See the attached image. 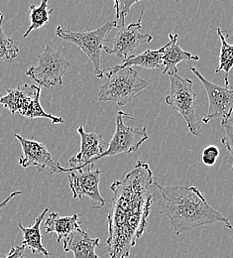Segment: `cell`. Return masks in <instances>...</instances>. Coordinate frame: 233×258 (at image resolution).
Masks as SVG:
<instances>
[{"instance_id":"obj_22","label":"cell","mask_w":233,"mask_h":258,"mask_svg":"<svg viewBox=\"0 0 233 258\" xmlns=\"http://www.w3.org/2000/svg\"><path fill=\"white\" fill-rule=\"evenodd\" d=\"M137 1H118L115 0L114 1V8L116 11V21L120 20L119 23V28H122L125 26V18L127 16V14L130 12V9L132 7V5L136 4Z\"/></svg>"},{"instance_id":"obj_16","label":"cell","mask_w":233,"mask_h":258,"mask_svg":"<svg viewBox=\"0 0 233 258\" xmlns=\"http://www.w3.org/2000/svg\"><path fill=\"white\" fill-rule=\"evenodd\" d=\"M80 215L74 214L68 217H61L58 213H51L45 223V233H56L57 241H67L68 237L81 229L79 224Z\"/></svg>"},{"instance_id":"obj_15","label":"cell","mask_w":233,"mask_h":258,"mask_svg":"<svg viewBox=\"0 0 233 258\" xmlns=\"http://www.w3.org/2000/svg\"><path fill=\"white\" fill-rule=\"evenodd\" d=\"M169 42L164 47V55H163V63L164 70L162 74L167 75H175L178 74L177 66L184 61H200L198 56H195L189 52L184 51L179 43H178V34L170 33L168 35Z\"/></svg>"},{"instance_id":"obj_20","label":"cell","mask_w":233,"mask_h":258,"mask_svg":"<svg viewBox=\"0 0 233 258\" xmlns=\"http://www.w3.org/2000/svg\"><path fill=\"white\" fill-rule=\"evenodd\" d=\"M217 35L219 36V39L221 41V48H220V54H219V64L217 69L215 70V73H219L221 71L225 72L224 82L225 87H229V81H228V75L229 72L233 68V45H229L226 41V37L223 35L220 28H215Z\"/></svg>"},{"instance_id":"obj_4","label":"cell","mask_w":233,"mask_h":258,"mask_svg":"<svg viewBox=\"0 0 233 258\" xmlns=\"http://www.w3.org/2000/svg\"><path fill=\"white\" fill-rule=\"evenodd\" d=\"M41 88L34 85H21L8 89L6 95L0 96V104L12 114H21L29 119L47 118L52 124L65 123L64 118L47 113L40 102Z\"/></svg>"},{"instance_id":"obj_6","label":"cell","mask_w":233,"mask_h":258,"mask_svg":"<svg viewBox=\"0 0 233 258\" xmlns=\"http://www.w3.org/2000/svg\"><path fill=\"white\" fill-rule=\"evenodd\" d=\"M169 79L171 92L165 97V102L182 115L191 133L199 136L200 127L196 113L198 94L194 92V82L190 79H184L178 74L170 75Z\"/></svg>"},{"instance_id":"obj_11","label":"cell","mask_w":233,"mask_h":258,"mask_svg":"<svg viewBox=\"0 0 233 258\" xmlns=\"http://www.w3.org/2000/svg\"><path fill=\"white\" fill-rule=\"evenodd\" d=\"M14 135L19 140L23 151V155L18 161L20 166L23 168L35 167L40 173H43L46 169H48L51 175L69 173L68 168H63L59 162L53 159L52 154L49 152L44 143L33 139H26L17 133Z\"/></svg>"},{"instance_id":"obj_25","label":"cell","mask_w":233,"mask_h":258,"mask_svg":"<svg viewBox=\"0 0 233 258\" xmlns=\"http://www.w3.org/2000/svg\"><path fill=\"white\" fill-rule=\"evenodd\" d=\"M24 251H25V246L19 245V246H13L10 249V252L6 256H2L0 254V258H24Z\"/></svg>"},{"instance_id":"obj_12","label":"cell","mask_w":233,"mask_h":258,"mask_svg":"<svg viewBox=\"0 0 233 258\" xmlns=\"http://www.w3.org/2000/svg\"><path fill=\"white\" fill-rule=\"evenodd\" d=\"M94 167L95 164H91L69 172L68 182L74 199L81 200L84 196H88L98 202L93 208L100 209L105 205V200L100 193V171Z\"/></svg>"},{"instance_id":"obj_5","label":"cell","mask_w":233,"mask_h":258,"mask_svg":"<svg viewBox=\"0 0 233 258\" xmlns=\"http://www.w3.org/2000/svg\"><path fill=\"white\" fill-rule=\"evenodd\" d=\"M118 22L116 20L106 22L99 28L94 30H86L82 32L70 31L63 26H58L56 35L67 42L76 45L85 55L91 60L94 66V74L98 78H103V71L100 67L101 52L104 47V41L106 36L113 28H118Z\"/></svg>"},{"instance_id":"obj_24","label":"cell","mask_w":233,"mask_h":258,"mask_svg":"<svg viewBox=\"0 0 233 258\" xmlns=\"http://www.w3.org/2000/svg\"><path fill=\"white\" fill-rule=\"evenodd\" d=\"M219 148L215 145H208L202 151L201 161L206 166H213L219 156Z\"/></svg>"},{"instance_id":"obj_14","label":"cell","mask_w":233,"mask_h":258,"mask_svg":"<svg viewBox=\"0 0 233 258\" xmlns=\"http://www.w3.org/2000/svg\"><path fill=\"white\" fill-rule=\"evenodd\" d=\"M100 241V238H92L88 232L80 229L64 242V250L71 251L74 258H100L96 254V248H101Z\"/></svg>"},{"instance_id":"obj_26","label":"cell","mask_w":233,"mask_h":258,"mask_svg":"<svg viewBox=\"0 0 233 258\" xmlns=\"http://www.w3.org/2000/svg\"><path fill=\"white\" fill-rule=\"evenodd\" d=\"M20 195H22V192H19V191H16V192H13V193L10 194L4 201L0 202V210H2L13 198H15V197H17V196H20Z\"/></svg>"},{"instance_id":"obj_2","label":"cell","mask_w":233,"mask_h":258,"mask_svg":"<svg viewBox=\"0 0 233 258\" xmlns=\"http://www.w3.org/2000/svg\"><path fill=\"white\" fill-rule=\"evenodd\" d=\"M154 186L159 194L157 209L169 219L177 234L216 223L232 229L230 221L213 209L196 187H162L156 183Z\"/></svg>"},{"instance_id":"obj_21","label":"cell","mask_w":233,"mask_h":258,"mask_svg":"<svg viewBox=\"0 0 233 258\" xmlns=\"http://www.w3.org/2000/svg\"><path fill=\"white\" fill-rule=\"evenodd\" d=\"M4 16L0 13V64L11 62L19 54V48L15 45L12 38H8L3 31Z\"/></svg>"},{"instance_id":"obj_9","label":"cell","mask_w":233,"mask_h":258,"mask_svg":"<svg viewBox=\"0 0 233 258\" xmlns=\"http://www.w3.org/2000/svg\"><path fill=\"white\" fill-rule=\"evenodd\" d=\"M190 70L201 82L209 99L208 111L203 116L202 122L207 124L217 118H221V123L229 122L233 112V90H230L229 87H221L209 82L195 67L191 66Z\"/></svg>"},{"instance_id":"obj_17","label":"cell","mask_w":233,"mask_h":258,"mask_svg":"<svg viewBox=\"0 0 233 258\" xmlns=\"http://www.w3.org/2000/svg\"><path fill=\"white\" fill-rule=\"evenodd\" d=\"M49 213V209L46 208L43 213L35 220L33 226L30 227H24L20 223L18 226L23 234V245L28 247L32 254H43L45 257H49L51 254L43 246L42 243V233H41V224L45 216Z\"/></svg>"},{"instance_id":"obj_19","label":"cell","mask_w":233,"mask_h":258,"mask_svg":"<svg viewBox=\"0 0 233 258\" xmlns=\"http://www.w3.org/2000/svg\"><path fill=\"white\" fill-rule=\"evenodd\" d=\"M49 2L47 0H43L39 5L31 4L30 5V12H29V20L30 25L26 32L24 33L23 38H27L30 33L44 27L50 20L51 14L54 12V9H48Z\"/></svg>"},{"instance_id":"obj_10","label":"cell","mask_w":233,"mask_h":258,"mask_svg":"<svg viewBox=\"0 0 233 258\" xmlns=\"http://www.w3.org/2000/svg\"><path fill=\"white\" fill-rule=\"evenodd\" d=\"M141 14L137 22H133L128 26H124L116 33L111 42V47H103V51L109 55H115L119 59L126 61L133 57L134 52L143 44L152 42L153 37L150 34H143L142 29V16L144 14L143 6L141 5Z\"/></svg>"},{"instance_id":"obj_7","label":"cell","mask_w":233,"mask_h":258,"mask_svg":"<svg viewBox=\"0 0 233 258\" xmlns=\"http://www.w3.org/2000/svg\"><path fill=\"white\" fill-rule=\"evenodd\" d=\"M70 67L69 62L57 50L52 49L49 45H44V50L38 56V66L30 67L26 75L35 81L39 87L51 88L62 86L63 77Z\"/></svg>"},{"instance_id":"obj_23","label":"cell","mask_w":233,"mask_h":258,"mask_svg":"<svg viewBox=\"0 0 233 258\" xmlns=\"http://www.w3.org/2000/svg\"><path fill=\"white\" fill-rule=\"evenodd\" d=\"M222 127L225 130V135L221 139V143L225 145L227 150L229 151V157L226 160V164L231 165V171H233V125L229 122L227 123H221Z\"/></svg>"},{"instance_id":"obj_18","label":"cell","mask_w":233,"mask_h":258,"mask_svg":"<svg viewBox=\"0 0 233 258\" xmlns=\"http://www.w3.org/2000/svg\"><path fill=\"white\" fill-rule=\"evenodd\" d=\"M163 55H164V47L158 50H147L144 53L133 56L130 59L123 61V63L119 64L122 68L125 67H133L139 66L146 69L152 70H164V63H163Z\"/></svg>"},{"instance_id":"obj_13","label":"cell","mask_w":233,"mask_h":258,"mask_svg":"<svg viewBox=\"0 0 233 258\" xmlns=\"http://www.w3.org/2000/svg\"><path fill=\"white\" fill-rule=\"evenodd\" d=\"M77 132L81 137V149L76 155L69 158L68 168L69 172L83 168L89 163L100 157V155L107 149L106 144L102 136L95 132H87L83 126L77 128Z\"/></svg>"},{"instance_id":"obj_1","label":"cell","mask_w":233,"mask_h":258,"mask_svg":"<svg viewBox=\"0 0 233 258\" xmlns=\"http://www.w3.org/2000/svg\"><path fill=\"white\" fill-rule=\"evenodd\" d=\"M154 175L148 163L138 160L122 181L110 186L112 207L107 216L106 239L109 258H128L137 240L144 234L154 203Z\"/></svg>"},{"instance_id":"obj_3","label":"cell","mask_w":233,"mask_h":258,"mask_svg":"<svg viewBox=\"0 0 233 258\" xmlns=\"http://www.w3.org/2000/svg\"><path fill=\"white\" fill-rule=\"evenodd\" d=\"M107 80L99 91V100L115 102L120 106L128 104L137 94L148 87V82L138 75L133 67L119 64L102 70Z\"/></svg>"},{"instance_id":"obj_8","label":"cell","mask_w":233,"mask_h":258,"mask_svg":"<svg viewBox=\"0 0 233 258\" xmlns=\"http://www.w3.org/2000/svg\"><path fill=\"white\" fill-rule=\"evenodd\" d=\"M123 117L135 119L130 114L123 111H118L116 115V127L113 137L108 143L107 149L100 155V157L92 160L89 163L95 164L96 162L107 156H115L124 153H133L139 149V147L148 140L149 135L147 133V127H132L125 125ZM88 166V165H87Z\"/></svg>"}]
</instances>
